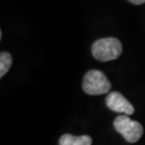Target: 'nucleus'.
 <instances>
[{"label":"nucleus","mask_w":145,"mask_h":145,"mask_svg":"<svg viewBox=\"0 0 145 145\" xmlns=\"http://www.w3.org/2000/svg\"><path fill=\"white\" fill-rule=\"evenodd\" d=\"M91 52L93 57L99 61H110L120 56L123 45L116 38H103L93 43Z\"/></svg>","instance_id":"1"},{"label":"nucleus","mask_w":145,"mask_h":145,"mask_svg":"<svg viewBox=\"0 0 145 145\" xmlns=\"http://www.w3.org/2000/svg\"><path fill=\"white\" fill-rule=\"evenodd\" d=\"M83 89L88 95H103L110 91L111 83L103 72L99 70H90L84 76Z\"/></svg>","instance_id":"2"},{"label":"nucleus","mask_w":145,"mask_h":145,"mask_svg":"<svg viewBox=\"0 0 145 145\" xmlns=\"http://www.w3.org/2000/svg\"><path fill=\"white\" fill-rule=\"evenodd\" d=\"M115 130L125 138V140L135 143L141 139L143 135V127L139 121L132 120L128 115H120L114 120Z\"/></svg>","instance_id":"3"},{"label":"nucleus","mask_w":145,"mask_h":145,"mask_svg":"<svg viewBox=\"0 0 145 145\" xmlns=\"http://www.w3.org/2000/svg\"><path fill=\"white\" fill-rule=\"evenodd\" d=\"M106 105L114 112L124 113L125 115H131L135 113V108L121 93L114 91L110 93L105 99Z\"/></svg>","instance_id":"4"},{"label":"nucleus","mask_w":145,"mask_h":145,"mask_svg":"<svg viewBox=\"0 0 145 145\" xmlns=\"http://www.w3.org/2000/svg\"><path fill=\"white\" fill-rule=\"evenodd\" d=\"M93 140L88 135L74 137L72 135H63L59 140V145H91Z\"/></svg>","instance_id":"5"},{"label":"nucleus","mask_w":145,"mask_h":145,"mask_svg":"<svg viewBox=\"0 0 145 145\" xmlns=\"http://www.w3.org/2000/svg\"><path fill=\"white\" fill-rule=\"evenodd\" d=\"M12 65V56L8 52H2L0 54V78H2L9 71Z\"/></svg>","instance_id":"6"},{"label":"nucleus","mask_w":145,"mask_h":145,"mask_svg":"<svg viewBox=\"0 0 145 145\" xmlns=\"http://www.w3.org/2000/svg\"><path fill=\"white\" fill-rule=\"evenodd\" d=\"M129 2H131V3H133V5H142V3H145V0H128Z\"/></svg>","instance_id":"7"}]
</instances>
